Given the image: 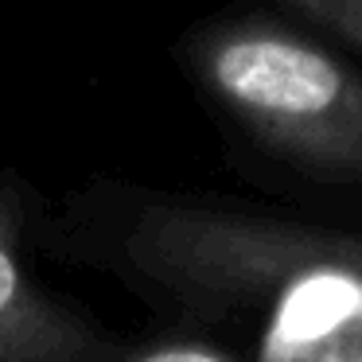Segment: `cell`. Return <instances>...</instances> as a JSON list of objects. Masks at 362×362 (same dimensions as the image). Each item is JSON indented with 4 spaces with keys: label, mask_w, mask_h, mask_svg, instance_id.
<instances>
[{
    "label": "cell",
    "mask_w": 362,
    "mask_h": 362,
    "mask_svg": "<svg viewBox=\"0 0 362 362\" xmlns=\"http://www.w3.org/2000/svg\"><path fill=\"white\" fill-rule=\"evenodd\" d=\"M20 292V269H16V257H12L4 245H0V315L8 312V304L16 300Z\"/></svg>",
    "instance_id": "obj_3"
},
{
    "label": "cell",
    "mask_w": 362,
    "mask_h": 362,
    "mask_svg": "<svg viewBox=\"0 0 362 362\" xmlns=\"http://www.w3.org/2000/svg\"><path fill=\"white\" fill-rule=\"evenodd\" d=\"M218 102L308 180L362 195V74L320 43L234 28L203 47Z\"/></svg>",
    "instance_id": "obj_1"
},
{
    "label": "cell",
    "mask_w": 362,
    "mask_h": 362,
    "mask_svg": "<svg viewBox=\"0 0 362 362\" xmlns=\"http://www.w3.org/2000/svg\"><path fill=\"white\" fill-rule=\"evenodd\" d=\"M141 362H226V358L203 351V346H164V351H152Z\"/></svg>",
    "instance_id": "obj_4"
},
{
    "label": "cell",
    "mask_w": 362,
    "mask_h": 362,
    "mask_svg": "<svg viewBox=\"0 0 362 362\" xmlns=\"http://www.w3.org/2000/svg\"><path fill=\"white\" fill-rule=\"evenodd\" d=\"M284 4H292L308 20L327 28L346 47L362 51V0H284Z\"/></svg>",
    "instance_id": "obj_2"
}]
</instances>
